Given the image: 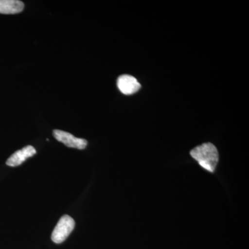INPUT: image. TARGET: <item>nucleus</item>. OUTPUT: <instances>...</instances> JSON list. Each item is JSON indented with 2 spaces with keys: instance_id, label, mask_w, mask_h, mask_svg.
Instances as JSON below:
<instances>
[{
  "instance_id": "1",
  "label": "nucleus",
  "mask_w": 249,
  "mask_h": 249,
  "mask_svg": "<svg viewBox=\"0 0 249 249\" xmlns=\"http://www.w3.org/2000/svg\"><path fill=\"white\" fill-rule=\"evenodd\" d=\"M191 155L204 169L214 173L219 161V153L213 144H201L191 150Z\"/></svg>"
},
{
  "instance_id": "2",
  "label": "nucleus",
  "mask_w": 249,
  "mask_h": 249,
  "mask_svg": "<svg viewBox=\"0 0 249 249\" xmlns=\"http://www.w3.org/2000/svg\"><path fill=\"white\" fill-rule=\"evenodd\" d=\"M75 227L73 218L65 214L60 218L52 235V240L56 244H60L66 240Z\"/></svg>"
},
{
  "instance_id": "3",
  "label": "nucleus",
  "mask_w": 249,
  "mask_h": 249,
  "mask_svg": "<svg viewBox=\"0 0 249 249\" xmlns=\"http://www.w3.org/2000/svg\"><path fill=\"white\" fill-rule=\"evenodd\" d=\"M53 134L58 142H62L69 147L83 150L88 145V142L85 139L76 138L71 134L65 131L55 129L53 130Z\"/></svg>"
},
{
  "instance_id": "4",
  "label": "nucleus",
  "mask_w": 249,
  "mask_h": 249,
  "mask_svg": "<svg viewBox=\"0 0 249 249\" xmlns=\"http://www.w3.org/2000/svg\"><path fill=\"white\" fill-rule=\"evenodd\" d=\"M117 86L121 92L124 95H131L141 89L138 80L130 75H122L117 80Z\"/></svg>"
},
{
  "instance_id": "5",
  "label": "nucleus",
  "mask_w": 249,
  "mask_h": 249,
  "mask_svg": "<svg viewBox=\"0 0 249 249\" xmlns=\"http://www.w3.org/2000/svg\"><path fill=\"white\" fill-rule=\"evenodd\" d=\"M36 154V149L31 145L23 147L21 150L16 151L6 160V165L11 167H16L22 164L24 160Z\"/></svg>"
},
{
  "instance_id": "6",
  "label": "nucleus",
  "mask_w": 249,
  "mask_h": 249,
  "mask_svg": "<svg viewBox=\"0 0 249 249\" xmlns=\"http://www.w3.org/2000/svg\"><path fill=\"white\" fill-rule=\"evenodd\" d=\"M24 4L18 0H0V14H16L22 12Z\"/></svg>"
}]
</instances>
